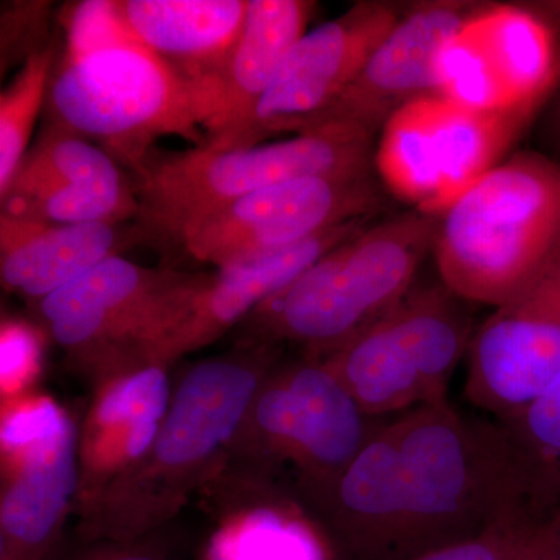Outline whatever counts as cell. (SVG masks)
Wrapping results in <instances>:
<instances>
[{"label": "cell", "mask_w": 560, "mask_h": 560, "mask_svg": "<svg viewBox=\"0 0 560 560\" xmlns=\"http://www.w3.org/2000/svg\"><path fill=\"white\" fill-rule=\"evenodd\" d=\"M394 420L404 506L399 560L559 510L558 486L503 420L469 418L447 400Z\"/></svg>", "instance_id": "6da1fadb"}, {"label": "cell", "mask_w": 560, "mask_h": 560, "mask_svg": "<svg viewBox=\"0 0 560 560\" xmlns=\"http://www.w3.org/2000/svg\"><path fill=\"white\" fill-rule=\"evenodd\" d=\"M282 352V346L250 342L191 364L173 389L150 451L77 521L73 537L128 541L167 528L190 497L226 469L250 400Z\"/></svg>", "instance_id": "7a4b0ae2"}, {"label": "cell", "mask_w": 560, "mask_h": 560, "mask_svg": "<svg viewBox=\"0 0 560 560\" xmlns=\"http://www.w3.org/2000/svg\"><path fill=\"white\" fill-rule=\"evenodd\" d=\"M65 50L47 92L51 124L101 142L132 167L164 136L201 145L200 92L140 43L119 0H84L61 14Z\"/></svg>", "instance_id": "3957f363"}, {"label": "cell", "mask_w": 560, "mask_h": 560, "mask_svg": "<svg viewBox=\"0 0 560 560\" xmlns=\"http://www.w3.org/2000/svg\"><path fill=\"white\" fill-rule=\"evenodd\" d=\"M440 215L412 209L363 228L268 298L242 324V345H293L326 359L381 319L418 282Z\"/></svg>", "instance_id": "277c9868"}, {"label": "cell", "mask_w": 560, "mask_h": 560, "mask_svg": "<svg viewBox=\"0 0 560 560\" xmlns=\"http://www.w3.org/2000/svg\"><path fill=\"white\" fill-rule=\"evenodd\" d=\"M560 253V164L518 151L467 187L440 215V280L469 304L500 307Z\"/></svg>", "instance_id": "5b68a950"}, {"label": "cell", "mask_w": 560, "mask_h": 560, "mask_svg": "<svg viewBox=\"0 0 560 560\" xmlns=\"http://www.w3.org/2000/svg\"><path fill=\"white\" fill-rule=\"evenodd\" d=\"M381 422L361 410L326 360H282L254 394L226 469L287 489L315 518Z\"/></svg>", "instance_id": "8992f818"}, {"label": "cell", "mask_w": 560, "mask_h": 560, "mask_svg": "<svg viewBox=\"0 0 560 560\" xmlns=\"http://www.w3.org/2000/svg\"><path fill=\"white\" fill-rule=\"evenodd\" d=\"M374 151L372 139L338 125L237 149H151L131 167L140 230L179 245L184 232L254 191L308 176L368 175Z\"/></svg>", "instance_id": "52a82bcc"}, {"label": "cell", "mask_w": 560, "mask_h": 560, "mask_svg": "<svg viewBox=\"0 0 560 560\" xmlns=\"http://www.w3.org/2000/svg\"><path fill=\"white\" fill-rule=\"evenodd\" d=\"M206 276L113 256L39 301V315L73 366L95 382L132 364L156 363Z\"/></svg>", "instance_id": "ba28073f"}, {"label": "cell", "mask_w": 560, "mask_h": 560, "mask_svg": "<svg viewBox=\"0 0 560 560\" xmlns=\"http://www.w3.org/2000/svg\"><path fill=\"white\" fill-rule=\"evenodd\" d=\"M469 305L441 280L416 282L381 319L324 360L372 419L440 404L474 340Z\"/></svg>", "instance_id": "9c48e42d"}, {"label": "cell", "mask_w": 560, "mask_h": 560, "mask_svg": "<svg viewBox=\"0 0 560 560\" xmlns=\"http://www.w3.org/2000/svg\"><path fill=\"white\" fill-rule=\"evenodd\" d=\"M79 425L54 397L2 400L0 560H57L79 492Z\"/></svg>", "instance_id": "30bf717a"}, {"label": "cell", "mask_w": 560, "mask_h": 560, "mask_svg": "<svg viewBox=\"0 0 560 560\" xmlns=\"http://www.w3.org/2000/svg\"><path fill=\"white\" fill-rule=\"evenodd\" d=\"M438 92L464 108L547 105L560 79V35L541 7L482 2L445 46Z\"/></svg>", "instance_id": "8fae6325"}, {"label": "cell", "mask_w": 560, "mask_h": 560, "mask_svg": "<svg viewBox=\"0 0 560 560\" xmlns=\"http://www.w3.org/2000/svg\"><path fill=\"white\" fill-rule=\"evenodd\" d=\"M381 206V186L372 173L291 179L210 213L184 232L179 246L191 259L219 270L370 219Z\"/></svg>", "instance_id": "7c38bea8"}, {"label": "cell", "mask_w": 560, "mask_h": 560, "mask_svg": "<svg viewBox=\"0 0 560 560\" xmlns=\"http://www.w3.org/2000/svg\"><path fill=\"white\" fill-rule=\"evenodd\" d=\"M466 397L510 420L560 377V253L475 331Z\"/></svg>", "instance_id": "4fadbf2b"}, {"label": "cell", "mask_w": 560, "mask_h": 560, "mask_svg": "<svg viewBox=\"0 0 560 560\" xmlns=\"http://www.w3.org/2000/svg\"><path fill=\"white\" fill-rule=\"evenodd\" d=\"M405 7L361 0L319 27L307 31L289 51L270 90L261 97L241 147L259 145L279 132H301L345 94Z\"/></svg>", "instance_id": "5bb4252c"}, {"label": "cell", "mask_w": 560, "mask_h": 560, "mask_svg": "<svg viewBox=\"0 0 560 560\" xmlns=\"http://www.w3.org/2000/svg\"><path fill=\"white\" fill-rule=\"evenodd\" d=\"M481 5L474 0H425L405 7L355 81L301 132L338 125L374 140L397 110L438 92L442 51Z\"/></svg>", "instance_id": "9a60e30c"}, {"label": "cell", "mask_w": 560, "mask_h": 560, "mask_svg": "<svg viewBox=\"0 0 560 560\" xmlns=\"http://www.w3.org/2000/svg\"><path fill=\"white\" fill-rule=\"evenodd\" d=\"M171 368L132 364L92 382L79 425V492L73 517L90 514L150 451L171 405Z\"/></svg>", "instance_id": "2e32d148"}, {"label": "cell", "mask_w": 560, "mask_h": 560, "mask_svg": "<svg viewBox=\"0 0 560 560\" xmlns=\"http://www.w3.org/2000/svg\"><path fill=\"white\" fill-rule=\"evenodd\" d=\"M316 10L311 0H249L248 13L230 60L202 101L201 145L228 150L242 145L261 97Z\"/></svg>", "instance_id": "e0dca14e"}, {"label": "cell", "mask_w": 560, "mask_h": 560, "mask_svg": "<svg viewBox=\"0 0 560 560\" xmlns=\"http://www.w3.org/2000/svg\"><path fill=\"white\" fill-rule=\"evenodd\" d=\"M366 221H350L300 245L235 261L206 276L178 329L158 352L156 363L171 368L175 361L208 348L226 331L241 327L268 298L289 285L324 254L366 228Z\"/></svg>", "instance_id": "ac0fdd59"}, {"label": "cell", "mask_w": 560, "mask_h": 560, "mask_svg": "<svg viewBox=\"0 0 560 560\" xmlns=\"http://www.w3.org/2000/svg\"><path fill=\"white\" fill-rule=\"evenodd\" d=\"M401 517L399 433L383 419L315 521L335 560H399Z\"/></svg>", "instance_id": "d6986e66"}, {"label": "cell", "mask_w": 560, "mask_h": 560, "mask_svg": "<svg viewBox=\"0 0 560 560\" xmlns=\"http://www.w3.org/2000/svg\"><path fill=\"white\" fill-rule=\"evenodd\" d=\"M138 241L121 224H50L0 213V280L38 304Z\"/></svg>", "instance_id": "ffe728a7"}, {"label": "cell", "mask_w": 560, "mask_h": 560, "mask_svg": "<svg viewBox=\"0 0 560 560\" xmlns=\"http://www.w3.org/2000/svg\"><path fill=\"white\" fill-rule=\"evenodd\" d=\"M249 0H120L121 16L143 46L200 92L230 60Z\"/></svg>", "instance_id": "44dd1931"}, {"label": "cell", "mask_w": 560, "mask_h": 560, "mask_svg": "<svg viewBox=\"0 0 560 560\" xmlns=\"http://www.w3.org/2000/svg\"><path fill=\"white\" fill-rule=\"evenodd\" d=\"M441 108L440 92L408 103L386 121L374 151V168L383 186L400 201L431 215L442 179L438 139Z\"/></svg>", "instance_id": "7402d4cb"}, {"label": "cell", "mask_w": 560, "mask_h": 560, "mask_svg": "<svg viewBox=\"0 0 560 560\" xmlns=\"http://www.w3.org/2000/svg\"><path fill=\"white\" fill-rule=\"evenodd\" d=\"M533 117L523 110L464 108L442 95L438 124L442 179L434 215H441L475 180L506 160L504 154Z\"/></svg>", "instance_id": "603a6c76"}, {"label": "cell", "mask_w": 560, "mask_h": 560, "mask_svg": "<svg viewBox=\"0 0 560 560\" xmlns=\"http://www.w3.org/2000/svg\"><path fill=\"white\" fill-rule=\"evenodd\" d=\"M21 167L116 202L138 219L139 201L116 158L90 139L47 121Z\"/></svg>", "instance_id": "cb8c5ba5"}, {"label": "cell", "mask_w": 560, "mask_h": 560, "mask_svg": "<svg viewBox=\"0 0 560 560\" xmlns=\"http://www.w3.org/2000/svg\"><path fill=\"white\" fill-rule=\"evenodd\" d=\"M0 202L5 215L40 223L121 224L125 220L135 219L116 202L25 167H20Z\"/></svg>", "instance_id": "d4e9b609"}, {"label": "cell", "mask_w": 560, "mask_h": 560, "mask_svg": "<svg viewBox=\"0 0 560 560\" xmlns=\"http://www.w3.org/2000/svg\"><path fill=\"white\" fill-rule=\"evenodd\" d=\"M57 62L55 44L21 65L16 79L0 95V198L9 191L31 145L33 128L47 101Z\"/></svg>", "instance_id": "484cf974"}, {"label": "cell", "mask_w": 560, "mask_h": 560, "mask_svg": "<svg viewBox=\"0 0 560 560\" xmlns=\"http://www.w3.org/2000/svg\"><path fill=\"white\" fill-rule=\"evenodd\" d=\"M44 340L39 329L21 319H3L0 329V393L2 400L33 390L43 371Z\"/></svg>", "instance_id": "4316f807"}, {"label": "cell", "mask_w": 560, "mask_h": 560, "mask_svg": "<svg viewBox=\"0 0 560 560\" xmlns=\"http://www.w3.org/2000/svg\"><path fill=\"white\" fill-rule=\"evenodd\" d=\"M503 422L514 430L560 490V377L539 399Z\"/></svg>", "instance_id": "83f0119b"}, {"label": "cell", "mask_w": 560, "mask_h": 560, "mask_svg": "<svg viewBox=\"0 0 560 560\" xmlns=\"http://www.w3.org/2000/svg\"><path fill=\"white\" fill-rule=\"evenodd\" d=\"M552 512L493 526L480 536L427 552L415 560H522L534 533Z\"/></svg>", "instance_id": "f1b7e54d"}, {"label": "cell", "mask_w": 560, "mask_h": 560, "mask_svg": "<svg viewBox=\"0 0 560 560\" xmlns=\"http://www.w3.org/2000/svg\"><path fill=\"white\" fill-rule=\"evenodd\" d=\"M49 2H16L2 9V70L14 62L24 65L32 55L46 49Z\"/></svg>", "instance_id": "f546056e"}, {"label": "cell", "mask_w": 560, "mask_h": 560, "mask_svg": "<svg viewBox=\"0 0 560 560\" xmlns=\"http://www.w3.org/2000/svg\"><path fill=\"white\" fill-rule=\"evenodd\" d=\"M165 530V529H164ZM57 560H176L168 540L160 533L128 541H66Z\"/></svg>", "instance_id": "4dcf8cb0"}, {"label": "cell", "mask_w": 560, "mask_h": 560, "mask_svg": "<svg viewBox=\"0 0 560 560\" xmlns=\"http://www.w3.org/2000/svg\"><path fill=\"white\" fill-rule=\"evenodd\" d=\"M522 560H560V510L540 523Z\"/></svg>", "instance_id": "1f68e13d"}]
</instances>
